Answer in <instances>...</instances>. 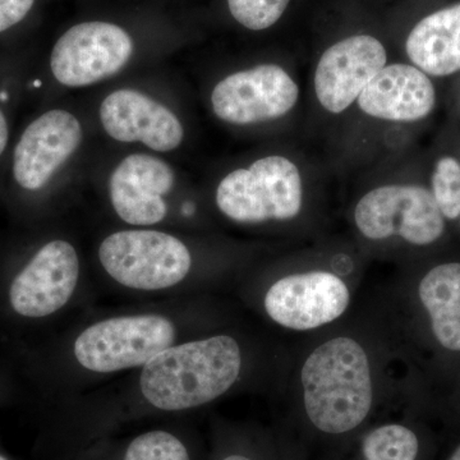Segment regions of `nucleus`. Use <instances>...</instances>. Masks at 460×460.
<instances>
[{"label":"nucleus","instance_id":"nucleus-1","mask_svg":"<svg viewBox=\"0 0 460 460\" xmlns=\"http://www.w3.org/2000/svg\"><path fill=\"white\" fill-rule=\"evenodd\" d=\"M241 368V348L228 335L172 345L142 367L141 394L159 411L193 410L228 392Z\"/></svg>","mask_w":460,"mask_h":460},{"label":"nucleus","instance_id":"nucleus-2","mask_svg":"<svg viewBox=\"0 0 460 460\" xmlns=\"http://www.w3.org/2000/svg\"><path fill=\"white\" fill-rule=\"evenodd\" d=\"M301 377L305 411L320 431H352L370 413V362L354 339L339 337L320 345L305 359Z\"/></svg>","mask_w":460,"mask_h":460},{"label":"nucleus","instance_id":"nucleus-3","mask_svg":"<svg viewBox=\"0 0 460 460\" xmlns=\"http://www.w3.org/2000/svg\"><path fill=\"white\" fill-rule=\"evenodd\" d=\"M305 174L296 156L268 154L229 172L217 184L215 201L235 223L290 222L304 208Z\"/></svg>","mask_w":460,"mask_h":460},{"label":"nucleus","instance_id":"nucleus-4","mask_svg":"<svg viewBox=\"0 0 460 460\" xmlns=\"http://www.w3.org/2000/svg\"><path fill=\"white\" fill-rule=\"evenodd\" d=\"M99 260L118 284L145 292L177 286L192 268L186 244L157 230H122L108 235L100 244Z\"/></svg>","mask_w":460,"mask_h":460},{"label":"nucleus","instance_id":"nucleus-5","mask_svg":"<svg viewBox=\"0 0 460 460\" xmlns=\"http://www.w3.org/2000/svg\"><path fill=\"white\" fill-rule=\"evenodd\" d=\"M354 224L374 242L402 238L414 246L434 243L445 232V217L431 190L387 181L368 190L354 206Z\"/></svg>","mask_w":460,"mask_h":460},{"label":"nucleus","instance_id":"nucleus-6","mask_svg":"<svg viewBox=\"0 0 460 460\" xmlns=\"http://www.w3.org/2000/svg\"><path fill=\"white\" fill-rule=\"evenodd\" d=\"M175 341V326L162 314L111 317L84 330L74 345L75 361L96 374L144 367Z\"/></svg>","mask_w":460,"mask_h":460},{"label":"nucleus","instance_id":"nucleus-7","mask_svg":"<svg viewBox=\"0 0 460 460\" xmlns=\"http://www.w3.org/2000/svg\"><path fill=\"white\" fill-rule=\"evenodd\" d=\"M211 108L224 123L246 127L287 119L301 102V86L289 68L260 63L215 84Z\"/></svg>","mask_w":460,"mask_h":460},{"label":"nucleus","instance_id":"nucleus-8","mask_svg":"<svg viewBox=\"0 0 460 460\" xmlns=\"http://www.w3.org/2000/svg\"><path fill=\"white\" fill-rule=\"evenodd\" d=\"M387 63L385 44L370 33H354L332 42L320 54L313 72L317 105L332 117L347 113Z\"/></svg>","mask_w":460,"mask_h":460},{"label":"nucleus","instance_id":"nucleus-9","mask_svg":"<svg viewBox=\"0 0 460 460\" xmlns=\"http://www.w3.org/2000/svg\"><path fill=\"white\" fill-rule=\"evenodd\" d=\"M133 40L114 23H78L66 30L54 45L51 74L66 87H86L119 74L131 60Z\"/></svg>","mask_w":460,"mask_h":460},{"label":"nucleus","instance_id":"nucleus-10","mask_svg":"<svg viewBox=\"0 0 460 460\" xmlns=\"http://www.w3.org/2000/svg\"><path fill=\"white\" fill-rule=\"evenodd\" d=\"M80 279L74 244L57 239L45 244L12 281L9 301L21 316L39 319L62 310Z\"/></svg>","mask_w":460,"mask_h":460},{"label":"nucleus","instance_id":"nucleus-11","mask_svg":"<svg viewBox=\"0 0 460 460\" xmlns=\"http://www.w3.org/2000/svg\"><path fill=\"white\" fill-rule=\"evenodd\" d=\"M349 305L347 284L332 272L289 275L272 284L265 296L271 320L287 329L311 330L339 319Z\"/></svg>","mask_w":460,"mask_h":460},{"label":"nucleus","instance_id":"nucleus-12","mask_svg":"<svg viewBox=\"0 0 460 460\" xmlns=\"http://www.w3.org/2000/svg\"><path fill=\"white\" fill-rule=\"evenodd\" d=\"M81 141L83 127L74 114L56 109L40 115L18 141L13 155L14 180L27 190H41L74 155Z\"/></svg>","mask_w":460,"mask_h":460},{"label":"nucleus","instance_id":"nucleus-13","mask_svg":"<svg viewBox=\"0 0 460 460\" xmlns=\"http://www.w3.org/2000/svg\"><path fill=\"white\" fill-rule=\"evenodd\" d=\"M435 105V84L429 75L411 62H389L365 87L354 107L376 122L408 124L428 118Z\"/></svg>","mask_w":460,"mask_h":460},{"label":"nucleus","instance_id":"nucleus-14","mask_svg":"<svg viewBox=\"0 0 460 460\" xmlns=\"http://www.w3.org/2000/svg\"><path fill=\"white\" fill-rule=\"evenodd\" d=\"M100 120L115 141L141 142L159 153L175 150L184 137L177 115L140 91L111 93L102 102Z\"/></svg>","mask_w":460,"mask_h":460},{"label":"nucleus","instance_id":"nucleus-15","mask_svg":"<svg viewBox=\"0 0 460 460\" xmlns=\"http://www.w3.org/2000/svg\"><path fill=\"white\" fill-rule=\"evenodd\" d=\"M174 171L159 157L127 156L111 172L109 196L118 217L132 226H153L168 213L164 196L174 186Z\"/></svg>","mask_w":460,"mask_h":460},{"label":"nucleus","instance_id":"nucleus-16","mask_svg":"<svg viewBox=\"0 0 460 460\" xmlns=\"http://www.w3.org/2000/svg\"><path fill=\"white\" fill-rule=\"evenodd\" d=\"M411 65L429 77L460 72V3L438 9L420 21L405 40Z\"/></svg>","mask_w":460,"mask_h":460},{"label":"nucleus","instance_id":"nucleus-17","mask_svg":"<svg viewBox=\"0 0 460 460\" xmlns=\"http://www.w3.org/2000/svg\"><path fill=\"white\" fill-rule=\"evenodd\" d=\"M419 293L438 343L460 350V263L435 266L420 280Z\"/></svg>","mask_w":460,"mask_h":460},{"label":"nucleus","instance_id":"nucleus-18","mask_svg":"<svg viewBox=\"0 0 460 460\" xmlns=\"http://www.w3.org/2000/svg\"><path fill=\"white\" fill-rule=\"evenodd\" d=\"M362 449L366 460H416L420 444L411 429L386 425L366 436Z\"/></svg>","mask_w":460,"mask_h":460},{"label":"nucleus","instance_id":"nucleus-19","mask_svg":"<svg viewBox=\"0 0 460 460\" xmlns=\"http://www.w3.org/2000/svg\"><path fill=\"white\" fill-rule=\"evenodd\" d=\"M119 460H192L186 444L166 429H150L133 438Z\"/></svg>","mask_w":460,"mask_h":460},{"label":"nucleus","instance_id":"nucleus-20","mask_svg":"<svg viewBox=\"0 0 460 460\" xmlns=\"http://www.w3.org/2000/svg\"><path fill=\"white\" fill-rule=\"evenodd\" d=\"M431 192L445 219L460 217V162L456 157L447 155L436 162Z\"/></svg>","mask_w":460,"mask_h":460},{"label":"nucleus","instance_id":"nucleus-21","mask_svg":"<svg viewBox=\"0 0 460 460\" xmlns=\"http://www.w3.org/2000/svg\"><path fill=\"white\" fill-rule=\"evenodd\" d=\"M232 17L251 31H265L277 25L292 0H226Z\"/></svg>","mask_w":460,"mask_h":460},{"label":"nucleus","instance_id":"nucleus-22","mask_svg":"<svg viewBox=\"0 0 460 460\" xmlns=\"http://www.w3.org/2000/svg\"><path fill=\"white\" fill-rule=\"evenodd\" d=\"M35 0H0V33L16 26L31 11Z\"/></svg>","mask_w":460,"mask_h":460},{"label":"nucleus","instance_id":"nucleus-23","mask_svg":"<svg viewBox=\"0 0 460 460\" xmlns=\"http://www.w3.org/2000/svg\"><path fill=\"white\" fill-rule=\"evenodd\" d=\"M9 137L8 123L5 119L4 114L0 111V155L4 153L5 147H7Z\"/></svg>","mask_w":460,"mask_h":460},{"label":"nucleus","instance_id":"nucleus-24","mask_svg":"<svg viewBox=\"0 0 460 460\" xmlns=\"http://www.w3.org/2000/svg\"><path fill=\"white\" fill-rule=\"evenodd\" d=\"M223 460H253L248 458L246 456H241V454H232V456H226Z\"/></svg>","mask_w":460,"mask_h":460},{"label":"nucleus","instance_id":"nucleus-25","mask_svg":"<svg viewBox=\"0 0 460 460\" xmlns=\"http://www.w3.org/2000/svg\"><path fill=\"white\" fill-rule=\"evenodd\" d=\"M449 460H460V447L453 453V456H450Z\"/></svg>","mask_w":460,"mask_h":460},{"label":"nucleus","instance_id":"nucleus-26","mask_svg":"<svg viewBox=\"0 0 460 460\" xmlns=\"http://www.w3.org/2000/svg\"><path fill=\"white\" fill-rule=\"evenodd\" d=\"M0 460H8L5 456H0Z\"/></svg>","mask_w":460,"mask_h":460}]
</instances>
